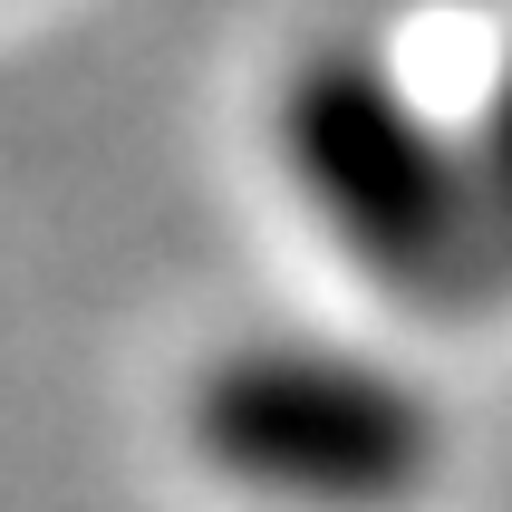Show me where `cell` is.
Wrapping results in <instances>:
<instances>
[{
  "mask_svg": "<svg viewBox=\"0 0 512 512\" xmlns=\"http://www.w3.org/2000/svg\"><path fill=\"white\" fill-rule=\"evenodd\" d=\"M281 165L368 281L406 290L426 310H464L493 290L474 174L426 126V107L397 87V68L377 49H310L290 68Z\"/></svg>",
  "mask_w": 512,
  "mask_h": 512,
  "instance_id": "obj_1",
  "label": "cell"
},
{
  "mask_svg": "<svg viewBox=\"0 0 512 512\" xmlns=\"http://www.w3.org/2000/svg\"><path fill=\"white\" fill-rule=\"evenodd\" d=\"M184 435L223 484L300 512H387L426 493L445 455L426 387L319 339L223 348L184 397Z\"/></svg>",
  "mask_w": 512,
  "mask_h": 512,
  "instance_id": "obj_2",
  "label": "cell"
},
{
  "mask_svg": "<svg viewBox=\"0 0 512 512\" xmlns=\"http://www.w3.org/2000/svg\"><path fill=\"white\" fill-rule=\"evenodd\" d=\"M464 174H474V223H484V261H493V290L512 281V68L493 78V107L464 145Z\"/></svg>",
  "mask_w": 512,
  "mask_h": 512,
  "instance_id": "obj_3",
  "label": "cell"
}]
</instances>
